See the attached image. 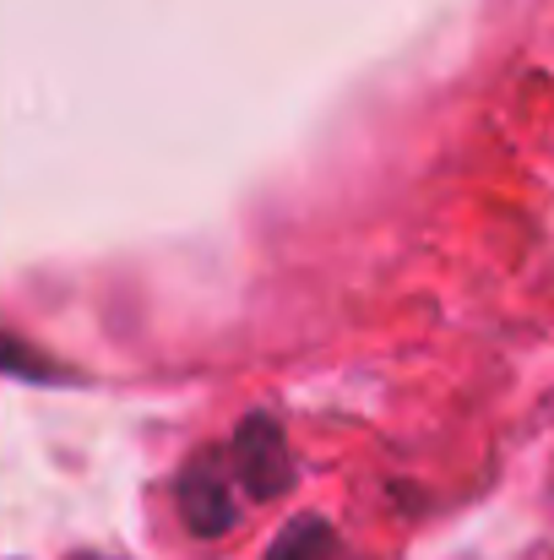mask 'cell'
Here are the masks:
<instances>
[{
    "instance_id": "obj_2",
    "label": "cell",
    "mask_w": 554,
    "mask_h": 560,
    "mask_svg": "<svg viewBox=\"0 0 554 560\" xmlns=\"http://www.w3.org/2000/svg\"><path fill=\"white\" fill-rule=\"evenodd\" d=\"M180 517L190 534L201 539H217L239 523V501H234V474L212 457V452H196L180 474Z\"/></svg>"
},
{
    "instance_id": "obj_1",
    "label": "cell",
    "mask_w": 554,
    "mask_h": 560,
    "mask_svg": "<svg viewBox=\"0 0 554 560\" xmlns=\"http://www.w3.org/2000/svg\"><path fill=\"white\" fill-rule=\"evenodd\" d=\"M228 474H234V485H239L250 501H278V495L294 490V457H288V441H283V430H278L267 413H250V419L234 430Z\"/></svg>"
},
{
    "instance_id": "obj_3",
    "label": "cell",
    "mask_w": 554,
    "mask_h": 560,
    "mask_svg": "<svg viewBox=\"0 0 554 560\" xmlns=\"http://www.w3.org/2000/svg\"><path fill=\"white\" fill-rule=\"evenodd\" d=\"M327 550H332V528L305 517L272 545V560H327Z\"/></svg>"
}]
</instances>
